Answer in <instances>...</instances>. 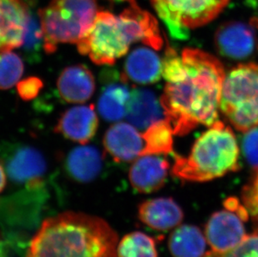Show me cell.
Instances as JSON below:
<instances>
[{
	"label": "cell",
	"instance_id": "44dd1931",
	"mask_svg": "<svg viewBox=\"0 0 258 257\" xmlns=\"http://www.w3.org/2000/svg\"><path fill=\"white\" fill-rule=\"evenodd\" d=\"M168 245L174 257H202L206 255L207 239L197 226L183 225L171 233Z\"/></svg>",
	"mask_w": 258,
	"mask_h": 257
},
{
	"label": "cell",
	"instance_id": "7c38bea8",
	"mask_svg": "<svg viewBox=\"0 0 258 257\" xmlns=\"http://www.w3.org/2000/svg\"><path fill=\"white\" fill-rule=\"evenodd\" d=\"M101 76L104 85L98 100V111L106 121H119L125 115L131 96L128 81L114 71H106Z\"/></svg>",
	"mask_w": 258,
	"mask_h": 257
},
{
	"label": "cell",
	"instance_id": "4dcf8cb0",
	"mask_svg": "<svg viewBox=\"0 0 258 257\" xmlns=\"http://www.w3.org/2000/svg\"><path fill=\"white\" fill-rule=\"evenodd\" d=\"M107 1H110V2H127L130 4V3L133 2L135 0H107Z\"/></svg>",
	"mask_w": 258,
	"mask_h": 257
},
{
	"label": "cell",
	"instance_id": "8fae6325",
	"mask_svg": "<svg viewBox=\"0 0 258 257\" xmlns=\"http://www.w3.org/2000/svg\"><path fill=\"white\" fill-rule=\"evenodd\" d=\"M29 16L23 0H0V52L22 47Z\"/></svg>",
	"mask_w": 258,
	"mask_h": 257
},
{
	"label": "cell",
	"instance_id": "6da1fadb",
	"mask_svg": "<svg viewBox=\"0 0 258 257\" xmlns=\"http://www.w3.org/2000/svg\"><path fill=\"white\" fill-rule=\"evenodd\" d=\"M166 84L161 104L175 136H185L199 125L212 126L218 119L224 67L215 56L198 49L181 55L167 48L162 61Z\"/></svg>",
	"mask_w": 258,
	"mask_h": 257
},
{
	"label": "cell",
	"instance_id": "5bb4252c",
	"mask_svg": "<svg viewBox=\"0 0 258 257\" xmlns=\"http://www.w3.org/2000/svg\"><path fill=\"white\" fill-rule=\"evenodd\" d=\"M99 119L93 104L79 105L61 114L54 131L70 141L86 145L97 132Z\"/></svg>",
	"mask_w": 258,
	"mask_h": 257
},
{
	"label": "cell",
	"instance_id": "7a4b0ae2",
	"mask_svg": "<svg viewBox=\"0 0 258 257\" xmlns=\"http://www.w3.org/2000/svg\"><path fill=\"white\" fill-rule=\"evenodd\" d=\"M118 236L103 219L67 211L41 224L26 257H117Z\"/></svg>",
	"mask_w": 258,
	"mask_h": 257
},
{
	"label": "cell",
	"instance_id": "30bf717a",
	"mask_svg": "<svg viewBox=\"0 0 258 257\" xmlns=\"http://www.w3.org/2000/svg\"><path fill=\"white\" fill-rule=\"evenodd\" d=\"M256 42L253 25L241 21L224 23L215 35L218 51L222 55L234 59H243L251 55Z\"/></svg>",
	"mask_w": 258,
	"mask_h": 257
},
{
	"label": "cell",
	"instance_id": "4fadbf2b",
	"mask_svg": "<svg viewBox=\"0 0 258 257\" xmlns=\"http://www.w3.org/2000/svg\"><path fill=\"white\" fill-rule=\"evenodd\" d=\"M104 147L115 162L125 163L142 156L145 149L143 136L136 127L128 123H116L104 137Z\"/></svg>",
	"mask_w": 258,
	"mask_h": 257
},
{
	"label": "cell",
	"instance_id": "52a82bcc",
	"mask_svg": "<svg viewBox=\"0 0 258 257\" xmlns=\"http://www.w3.org/2000/svg\"><path fill=\"white\" fill-rule=\"evenodd\" d=\"M231 0H151L159 18L176 39H185L190 29L212 22Z\"/></svg>",
	"mask_w": 258,
	"mask_h": 257
},
{
	"label": "cell",
	"instance_id": "9a60e30c",
	"mask_svg": "<svg viewBox=\"0 0 258 257\" xmlns=\"http://www.w3.org/2000/svg\"><path fill=\"white\" fill-rule=\"evenodd\" d=\"M169 169L168 160L161 155H142L135 160L130 169V182L140 193H153L164 186Z\"/></svg>",
	"mask_w": 258,
	"mask_h": 257
},
{
	"label": "cell",
	"instance_id": "f546056e",
	"mask_svg": "<svg viewBox=\"0 0 258 257\" xmlns=\"http://www.w3.org/2000/svg\"><path fill=\"white\" fill-rule=\"evenodd\" d=\"M5 184H6V174L3 165L0 164V193L3 191V189H5Z\"/></svg>",
	"mask_w": 258,
	"mask_h": 257
},
{
	"label": "cell",
	"instance_id": "7402d4cb",
	"mask_svg": "<svg viewBox=\"0 0 258 257\" xmlns=\"http://www.w3.org/2000/svg\"><path fill=\"white\" fill-rule=\"evenodd\" d=\"M173 128L168 119L151 124L142 134L145 149L142 155H167L173 151Z\"/></svg>",
	"mask_w": 258,
	"mask_h": 257
},
{
	"label": "cell",
	"instance_id": "603a6c76",
	"mask_svg": "<svg viewBox=\"0 0 258 257\" xmlns=\"http://www.w3.org/2000/svg\"><path fill=\"white\" fill-rule=\"evenodd\" d=\"M117 257H158L156 241L141 231L129 233L118 243Z\"/></svg>",
	"mask_w": 258,
	"mask_h": 257
},
{
	"label": "cell",
	"instance_id": "3957f363",
	"mask_svg": "<svg viewBox=\"0 0 258 257\" xmlns=\"http://www.w3.org/2000/svg\"><path fill=\"white\" fill-rule=\"evenodd\" d=\"M158 34L153 15L137 3L130 4L119 15L98 11L92 26L77 43L78 51L98 66H113L137 42L152 44Z\"/></svg>",
	"mask_w": 258,
	"mask_h": 257
},
{
	"label": "cell",
	"instance_id": "cb8c5ba5",
	"mask_svg": "<svg viewBox=\"0 0 258 257\" xmlns=\"http://www.w3.org/2000/svg\"><path fill=\"white\" fill-rule=\"evenodd\" d=\"M22 46L24 56L29 63L40 61L42 51H44V35L39 19L38 20L30 11Z\"/></svg>",
	"mask_w": 258,
	"mask_h": 257
},
{
	"label": "cell",
	"instance_id": "f1b7e54d",
	"mask_svg": "<svg viewBox=\"0 0 258 257\" xmlns=\"http://www.w3.org/2000/svg\"><path fill=\"white\" fill-rule=\"evenodd\" d=\"M43 87L44 84L39 78L29 77L18 83V94L22 100L29 101L37 97Z\"/></svg>",
	"mask_w": 258,
	"mask_h": 257
},
{
	"label": "cell",
	"instance_id": "ac0fdd59",
	"mask_svg": "<svg viewBox=\"0 0 258 257\" xmlns=\"http://www.w3.org/2000/svg\"><path fill=\"white\" fill-rule=\"evenodd\" d=\"M125 116L130 124L144 131L163 119L165 112L155 93L146 89H135L131 92Z\"/></svg>",
	"mask_w": 258,
	"mask_h": 257
},
{
	"label": "cell",
	"instance_id": "ba28073f",
	"mask_svg": "<svg viewBox=\"0 0 258 257\" xmlns=\"http://www.w3.org/2000/svg\"><path fill=\"white\" fill-rule=\"evenodd\" d=\"M1 154L10 180L30 188L39 187L47 165L39 150L25 144L6 143L1 147Z\"/></svg>",
	"mask_w": 258,
	"mask_h": 257
},
{
	"label": "cell",
	"instance_id": "d6986e66",
	"mask_svg": "<svg viewBox=\"0 0 258 257\" xmlns=\"http://www.w3.org/2000/svg\"><path fill=\"white\" fill-rule=\"evenodd\" d=\"M122 75L127 81L151 85L157 82L162 76V61L152 49L137 48L127 57Z\"/></svg>",
	"mask_w": 258,
	"mask_h": 257
},
{
	"label": "cell",
	"instance_id": "ffe728a7",
	"mask_svg": "<svg viewBox=\"0 0 258 257\" xmlns=\"http://www.w3.org/2000/svg\"><path fill=\"white\" fill-rule=\"evenodd\" d=\"M103 160L102 153L95 146H80L72 150L67 155L66 171L76 181H93L102 170Z\"/></svg>",
	"mask_w": 258,
	"mask_h": 257
},
{
	"label": "cell",
	"instance_id": "5b68a950",
	"mask_svg": "<svg viewBox=\"0 0 258 257\" xmlns=\"http://www.w3.org/2000/svg\"><path fill=\"white\" fill-rule=\"evenodd\" d=\"M97 0H52L39 10L44 52L51 54L59 44H77L95 21Z\"/></svg>",
	"mask_w": 258,
	"mask_h": 257
},
{
	"label": "cell",
	"instance_id": "277c9868",
	"mask_svg": "<svg viewBox=\"0 0 258 257\" xmlns=\"http://www.w3.org/2000/svg\"><path fill=\"white\" fill-rule=\"evenodd\" d=\"M239 170V148L229 127L217 120L196 141L187 157L175 155L173 175L181 180L205 182Z\"/></svg>",
	"mask_w": 258,
	"mask_h": 257
},
{
	"label": "cell",
	"instance_id": "83f0119b",
	"mask_svg": "<svg viewBox=\"0 0 258 257\" xmlns=\"http://www.w3.org/2000/svg\"><path fill=\"white\" fill-rule=\"evenodd\" d=\"M242 151L249 165L258 170V126L246 131L242 140Z\"/></svg>",
	"mask_w": 258,
	"mask_h": 257
},
{
	"label": "cell",
	"instance_id": "484cf974",
	"mask_svg": "<svg viewBox=\"0 0 258 257\" xmlns=\"http://www.w3.org/2000/svg\"><path fill=\"white\" fill-rule=\"evenodd\" d=\"M204 257H258V230L246 235L236 247L222 254L207 253Z\"/></svg>",
	"mask_w": 258,
	"mask_h": 257
},
{
	"label": "cell",
	"instance_id": "4316f807",
	"mask_svg": "<svg viewBox=\"0 0 258 257\" xmlns=\"http://www.w3.org/2000/svg\"><path fill=\"white\" fill-rule=\"evenodd\" d=\"M241 200L249 216L258 223V174L244 187L241 192Z\"/></svg>",
	"mask_w": 258,
	"mask_h": 257
},
{
	"label": "cell",
	"instance_id": "2e32d148",
	"mask_svg": "<svg viewBox=\"0 0 258 257\" xmlns=\"http://www.w3.org/2000/svg\"><path fill=\"white\" fill-rule=\"evenodd\" d=\"M142 223L156 231H166L177 227L184 218L182 209L169 197L147 200L138 208Z\"/></svg>",
	"mask_w": 258,
	"mask_h": 257
},
{
	"label": "cell",
	"instance_id": "8992f818",
	"mask_svg": "<svg viewBox=\"0 0 258 257\" xmlns=\"http://www.w3.org/2000/svg\"><path fill=\"white\" fill-rule=\"evenodd\" d=\"M220 105L237 131L258 126V63L239 65L225 76Z\"/></svg>",
	"mask_w": 258,
	"mask_h": 257
},
{
	"label": "cell",
	"instance_id": "9c48e42d",
	"mask_svg": "<svg viewBox=\"0 0 258 257\" xmlns=\"http://www.w3.org/2000/svg\"><path fill=\"white\" fill-rule=\"evenodd\" d=\"M243 221L236 212L227 209L215 212L205 229L206 239L212 251L222 254L240 244L246 235Z\"/></svg>",
	"mask_w": 258,
	"mask_h": 257
},
{
	"label": "cell",
	"instance_id": "d4e9b609",
	"mask_svg": "<svg viewBox=\"0 0 258 257\" xmlns=\"http://www.w3.org/2000/svg\"><path fill=\"white\" fill-rule=\"evenodd\" d=\"M24 63L12 50L0 52V90H10L20 81Z\"/></svg>",
	"mask_w": 258,
	"mask_h": 257
},
{
	"label": "cell",
	"instance_id": "e0dca14e",
	"mask_svg": "<svg viewBox=\"0 0 258 257\" xmlns=\"http://www.w3.org/2000/svg\"><path fill=\"white\" fill-rule=\"evenodd\" d=\"M58 95L66 102L80 104L90 100L95 90L92 72L83 65L64 69L57 81Z\"/></svg>",
	"mask_w": 258,
	"mask_h": 257
}]
</instances>
